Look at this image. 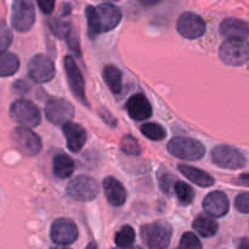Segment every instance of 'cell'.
Masks as SVG:
<instances>
[{"label":"cell","mask_w":249,"mask_h":249,"mask_svg":"<svg viewBox=\"0 0 249 249\" xmlns=\"http://www.w3.org/2000/svg\"><path fill=\"white\" fill-rule=\"evenodd\" d=\"M141 133L143 136L152 141H160L167 136V131L158 123H146L141 125Z\"/></svg>","instance_id":"obj_29"},{"label":"cell","mask_w":249,"mask_h":249,"mask_svg":"<svg viewBox=\"0 0 249 249\" xmlns=\"http://www.w3.org/2000/svg\"><path fill=\"white\" fill-rule=\"evenodd\" d=\"M36 4H38L39 9L41 10L43 14L50 15L55 9L56 0H36Z\"/></svg>","instance_id":"obj_36"},{"label":"cell","mask_w":249,"mask_h":249,"mask_svg":"<svg viewBox=\"0 0 249 249\" xmlns=\"http://www.w3.org/2000/svg\"><path fill=\"white\" fill-rule=\"evenodd\" d=\"M100 117H101L108 125L114 126L117 124V119L114 118L108 111H106V109H100Z\"/></svg>","instance_id":"obj_37"},{"label":"cell","mask_w":249,"mask_h":249,"mask_svg":"<svg viewBox=\"0 0 249 249\" xmlns=\"http://www.w3.org/2000/svg\"><path fill=\"white\" fill-rule=\"evenodd\" d=\"M178 169L187 180L201 187H211L215 184V180L212 175H209L204 170L198 169V168L191 167V165L187 164H179Z\"/></svg>","instance_id":"obj_20"},{"label":"cell","mask_w":249,"mask_h":249,"mask_svg":"<svg viewBox=\"0 0 249 249\" xmlns=\"http://www.w3.org/2000/svg\"><path fill=\"white\" fill-rule=\"evenodd\" d=\"M141 237L148 249H167L172 240V228L165 221H155L141 228Z\"/></svg>","instance_id":"obj_2"},{"label":"cell","mask_w":249,"mask_h":249,"mask_svg":"<svg viewBox=\"0 0 249 249\" xmlns=\"http://www.w3.org/2000/svg\"><path fill=\"white\" fill-rule=\"evenodd\" d=\"M63 62H65V71L66 74H67L71 91L73 92V95H74L78 101H80L84 106L88 107L89 104H88V99L85 96V82L79 67L77 66V62L70 55L66 56Z\"/></svg>","instance_id":"obj_10"},{"label":"cell","mask_w":249,"mask_h":249,"mask_svg":"<svg viewBox=\"0 0 249 249\" xmlns=\"http://www.w3.org/2000/svg\"><path fill=\"white\" fill-rule=\"evenodd\" d=\"M203 209L208 215L214 218H221L226 215L230 209V202L223 191L211 192L203 199Z\"/></svg>","instance_id":"obj_14"},{"label":"cell","mask_w":249,"mask_h":249,"mask_svg":"<svg viewBox=\"0 0 249 249\" xmlns=\"http://www.w3.org/2000/svg\"><path fill=\"white\" fill-rule=\"evenodd\" d=\"M10 116L17 124H19L21 126H26V128L38 126L41 121L40 111L38 107L33 102L24 99L16 100L11 105Z\"/></svg>","instance_id":"obj_4"},{"label":"cell","mask_w":249,"mask_h":249,"mask_svg":"<svg viewBox=\"0 0 249 249\" xmlns=\"http://www.w3.org/2000/svg\"><path fill=\"white\" fill-rule=\"evenodd\" d=\"M104 79L114 95L121 94L123 89V73L118 67L112 65L106 66L104 68Z\"/></svg>","instance_id":"obj_24"},{"label":"cell","mask_w":249,"mask_h":249,"mask_svg":"<svg viewBox=\"0 0 249 249\" xmlns=\"http://www.w3.org/2000/svg\"><path fill=\"white\" fill-rule=\"evenodd\" d=\"M168 152L182 160H198L206 153V147L196 139L175 136L168 143Z\"/></svg>","instance_id":"obj_1"},{"label":"cell","mask_w":249,"mask_h":249,"mask_svg":"<svg viewBox=\"0 0 249 249\" xmlns=\"http://www.w3.org/2000/svg\"><path fill=\"white\" fill-rule=\"evenodd\" d=\"M12 43V34L10 32V29L7 28L6 24L2 23L1 27V43H0V46H1V53L6 51V49L9 48L10 44Z\"/></svg>","instance_id":"obj_34"},{"label":"cell","mask_w":249,"mask_h":249,"mask_svg":"<svg viewBox=\"0 0 249 249\" xmlns=\"http://www.w3.org/2000/svg\"><path fill=\"white\" fill-rule=\"evenodd\" d=\"M28 75L34 83L50 82L55 75V66L53 60L46 55H36L28 63Z\"/></svg>","instance_id":"obj_12"},{"label":"cell","mask_w":249,"mask_h":249,"mask_svg":"<svg viewBox=\"0 0 249 249\" xmlns=\"http://www.w3.org/2000/svg\"><path fill=\"white\" fill-rule=\"evenodd\" d=\"M220 34L228 39H247L249 23L240 18L228 17L220 24Z\"/></svg>","instance_id":"obj_18"},{"label":"cell","mask_w":249,"mask_h":249,"mask_svg":"<svg viewBox=\"0 0 249 249\" xmlns=\"http://www.w3.org/2000/svg\"><path fill=\"white\" fill-rule=\"evenodd\" d=\"M104 190L108 203L113 207H121L126 201V191L123 185L112 177L105 178Z\"/></svg>","instance_id":"obj_19"},{"label":"cell","mask_w":249,"mask_h":249,"mask_svg":"<svg viewBox=\"0 0 249 249\" xmlns=\"http://www.w3.org/2000/svg\"><path fill=\"white\" fill-rule=\"evenodd\" d=\"M0 65H1V70H0L1 77H9V75L15 74L18 71L19 60L15 53L4 51V53H1Z\"/></svg>","instance_id":"obj_25"},{"label":"cell","mask_w":249,"mask_h":249,"mask_svg":"<svg viewBox=\"0 0 249 249\" xmlns=\"http://www.w3.org/2000/svg\"><path fill=\"white\" fill-rule=\"evenodd\" d=\"M68 14H70V5H68V6L65 5V6H63L62 15H61L60 17L53 18L49 22L51 32H53L57 38H67L68 34L73 31L70 19L66 18V17H68Z\"/></svg>","instance_id":"obj_23"},{"label":"cell","mask_w":249,"mask_h":249,"mask_svg":"<svg viewBox=\"0 0 249 249\" xmlns=\"http://www.w3.org/2000/svg\"><path fill=\"white\" fill-rule=\"evenodd\" d=\"M108 1H117V0H108Z\"/></svg>","instance_id":"obj_44"},{"label":"cell","mask_w":249,"mask_h":249,"mask_svg":"<svg viewBox=\"0 0 249 249\" xmlns=\"http://www.w3.org/2000/svg\"><path fill=\"white\" fill-rule=\"evenodd\" d=\"M233 184L249 187V174H241L240 177H237L236 179H233Z\"/></svg>","instance_id":"obj_38"},{"label":"cell","mask_w":249,"mask_h":249,"mask_svg":"<svg viewBox=\"0 0 249 249\" xmlns=\"http://www.w3.org/2000/svg\"><path fill=\"white\" fill-rule=\"evenodd\" d=\"M126 111L135 121H146L152 116V106L142 94H135L129 97L126 101Z\"/></svg>","instance_id":"obj_16"},{"label":"cell","mask_w":249,"mask_h":249,"mask_svg":"<svg viewBox=\"0 0 249 249\" xmlns=\"http://www.w3.org/2000/svg\"><path fill=\"white\" fill-rule=\"evenodd\" d=\"M85 16H87L88 22V33H89L90 38L94 39L95 36H97L99 34L102 33L101 24H100L96 7L92 6V5H88V6L85 7Z\"/></svg>","instance_id":"obj_26"},{"label":"cell","mask_w":249,"mask_h":249,"mask_svg":"<svg viewBox=\"0 0 249 249\" xmlns=\"http://www.w3.org/2000/svg\"><path fill=\"white\" fill-rule=\"evenodd\" d=\"M174 194L177 196L178 201L182 204V206H189L194 202L196 194H195L194 189L190 186L189 184L184 181H179L177 180L174 185Z\"/></svg>","instance_id":"obj_27"},{"label":"cell","mask_w":249,"mask_h":249,"mask_svg":"<svg viewBox=\"0 0 249 249\" xmlns=\"http://www.w3.org/2000/svg\"><path fill=\"white\" fill-rule=\"evenodd\" d=\"M62 130L63 135L66 138L68 150L72 151V152H79L83 146L85 145V141H87V131H85V129L80 124L67 122L66 124H63Z\"/></svg>","instance_id":"obj_17"},{"label":"cell","mask_w":249,"mask_h":249,"mask_svg":"<svg viewBox=\"0 0 249 249\" xmlns=\"http://www.w3.org/2000/svg\"><path fill=\"white\" fill-rule=\"evenodd\" d=\"M235 207L238 212L249 214V194H241L236 197Z\"/></svg>","instance_id":"obj_32"},{"label":"cell","mask_w":249,"mask_h":249,"mask_svg":"<svg viewBox=\"0 0 249 249\" xmlns=\"http://www.w3.org/2000/svg\"><path fill=\"white\" fill-rule=\"evenodd\" d=\"M180 249H202V243L195 233L186 232L180 240Z\"/></svg>","instance_id":"obj_31"},{"label":"cell","mask_w":249,"mask_h":249,"mask_svg":"<svg viewBox=\"0 0 249 249\" xmlns=\"http://www.w3.org/2000/svg\"><path fill=\"white\" fill-rule=\"evenodd\" d=\"M51 249H71V248H68V247H53Z\"/></svg>","instance_id":"obj_43"},{"label":"cell","mask_w":249,"mask_h":249,"mask_svg":"<svg viewBox=\"0 0 249 249\" xmlns=\"http://www.w3.org/2000/svg\"><path fill=\"white\" fill-rule=\"evenodd\" d=\"M85 249H97L96 242H90L89 245L87 246V248H85Z\"/></svg>","instance_id":"obj_42"},{"label":"cell","mask_w":249,"mask_h":249,"mask_svg":"<svg viewBox=\"0 0 249 249\" xmlns=\"http://www.w3.org/2000/svg\"><path fill=\"white\" fill-rule=\"evenodd\" d=\"M192 228H194V230L196 231L198 235H201L202 237L209 238L213 237V236L218 232L219 225L212 216L201 214V215H198L194 220Z\"/></svg>","instance_id":"obj_22"},{"label":"cell","mask_w":249,"mask_h":249,"mask_svg":"<svg viewBox=\"0 0 249 249\" xmlns=\"http://www.w3.org/2000/svg\"><path fill=\"white\" fill-rule=\"evenodd\" d=\"M45 114L48 121L55 125H61L73 118L74 107L67 100L61 97H50L45 105Z\"/></svg>","instance_id":"obj_9"},{"label":"cell","mask_w":249,"mask_h":249,"mask_svg":"<svg viewBox=\"0 0 249 249\" xmlns=\"http://www.w3.org/2000/svg\"><path fill=\"white\" fill-rule=\"evenodd\" d=\"M66 40H67L68 45H70V48L72 49L73 51H74L77 55H80V49H79V39H78V34L75 33L74 31L71 32L70 34L67 36V38H66Z\"/></svg>","instance_id":"obj_35"},{"label":"cell","mask_w":249,"mask_h":249,"mask_svg":"<svg viewBox=\"0 0 249 249\" xmlns=\"http://www.w3.org/2000/svg\"><path fill=\"white\" fill-rule=\"evenodd\" d=\"M97 15H99L100 24H101L102 33L113 31L122 21V11L116 5L104 2L96 7Z\"/></svg>","instance_id":"obj_15"},{"label":"cell","mask_w":249,"mask_h":249,"mask_svg":"<svg viewBox=\"0 0 249 249\" xmlns=\"http://www.w3.org/2000/svg\"><path fill=\"white\" fill-rule=\"evenodd\" d=\"M174 185H175V178L173 175H164L163 178H160V186L162 189V191L164 194L170 195L172 191L174 192Z\"/></svg>","instance_id":"obj_33"},{"label":"cell","mask_w":249,"mask_h":249,"mask_svg":"<svg viewBox=\"0 0 249 249\" xmlns=\"http://www.w3.org/2000/svg\"><path fill=\"white\" fill-rule=\"evenodd\" d=\"M67 194L71 198L79 202L92 201L99 195V185L96 180L88 175H79L70 181Z\"/></svg>","instance_id":"obj_8"},{"label":"cell","mask_w":249,"mask_h":249,"mask_svg":"<svg viewBox=\"0 0 249 249\" xmlns=\"http://www.w3.org/2000/svg\"><path fill=\"white\" fill-rule=\"evenodd\" d=\"M15 90H18V92L19 94H22V92H23V89H26L27 88V85L24 84L23 82H16L15 83Z\"/></svg>","instance_id":"obj_41"},{"label":"cell","mask_w":249,"mask_h":249,"mask_svg":"<svg viewBox=\"0 0 249 249\" xmlns=\"http://www.w3.org/2000/svg\"><path fill=\"white\" fill-rule=\"evenodd\" d=\"M212 160L215 165L225 169H241L246 165V156L237 148L228 145L215 146L212 151Z\"/></svg>","instance_id":"obj_7"},{"label":"cell","mask_w":249,"mask_h":249,"mask_svg":"<svg viewBox=\"0 0 249 249\" xmlns=\"http://www.w3.org/2000/svg\"><path fill=\"white\" fill-rule=\"evenodd\" d=\"M138 1L145 7H153V6H157L158 4H160L163 0H138Z\"/></svg>","instance_id":"obj_39"},{"label":"cell","mask_w":249,"mask_h":249,"mask_svg":"<svg viewBox=\"0 0 249 249\" xmlns=\"http://www.w3.org/2000/svg\"><path fill=\"white\" fill-rule=\"evenodd\" d=\"M53 172L58 179H67L74 172V162L70 156L58 153L53 157Z\"/></svg>","instance_id":"obj_21"},{"label":"cell","mask_w":249,"mask_h":249,"mask_svg":"<svg viewBox=\"0 0 249 249\" xmlns=\"http://www.w3.org/2000/svg\"><path fill=\"white\" fill-rule=\"evenodd\" d=\"M36 22V10L32 0H14L11 26L17 32H28Z\"/></svg>","instance_id":"obj_5"},{"label":"cell","mask_w":249,"mask_h":249,"mask_svg":"<svg viewBox=\"0 0 249 249\" xmlns=\"http://www.w3.org/2000/svg\"><path fill=\"white\" fill-rule=\"evenodd\" d=\"M121 150L129 156H138L141 152V147L138 140L131 135L123 136L121 141Z\"/></svg>","instance_id":"obj_30"},{"label":"cell","mask_w":249,"mask_h":249,"mask_svg":"<svg viewBox=\"0 0 249 249\" xmlns=\"http://www.w3.org/2000/svg\"><path fill=\"white\" fill-rule=\"evenodd\" d=\"M177 29L184 38L197 39L206 32V23L199 15L187 11L178 18Z\"/></svg>","instance_id":"obj_13"},{"label":"cell","mask_w":249,"mask_h":249,"mask_svg":"<svg viewBox=\"0 0 249 249\" xmlns=\"http://www.w3.org/2000/svg\"><path fill=\"white\" fill-rule=\"evenodd\" d=\"M221 61L229 66H242L249 61V43L246 39H228L219 49Z\"/></svg>","instance_id":"obj_3"},{"label":"cell","mask_w":249,"mask_h":249,"mask_svg":"<svg viewBox=\"0 0 249 249\" xmlns=\"http://www.w3.org/2000/svg\"><path fill=\"white\" fill-rule=\"evenodd\" d=\"M11 140L17 151L26 157H34L41 151V140L36 133L26 126H18L12 130Z\"/></svg>","instance_id":"obj_6"},{"label":"cell","mask_w":249,"mask_h":249,"mask_svg":"<svg viewBox=\"0 0 249 249\" xmlns=\"http://www.w3.org/2000/svg\"><path fill=\"white\" fill-rule=\"evenodd\" d=\"M78 228L71 219L60 218L56 219L53 223L50 229L51 241L56 245L68 246L75 242L78 238Z\"/></svg>","instance_id":"obj_11"},{"label":"cell","mask_w":249,"mask_h":249,"mask_svg":"<svg viewBox=\"0 0 249 249\" xmlns=\"http://www.w3.org/2000/svg\"><path fill=\"white\" fill-rule=\"evenodd\" d=\"M134 241H135V231L131 226L125 225L116 233L114 237V242H116L117 247L124 249L129 248L133 246Z\"/></svg>","instance_id":"obj_28"},{"label":"cell","mask_w":249,"mask_h":249,"mask_svg":"<svg viewBox=\"0 0 249 249\" xmlns=\"http://www.w3.org/2000/svg\"><path fill=\"white\" fill-rule=\"evenodd\" d=\"M237 249H249V238H242L238 243Z\"/></svg>","instance_id":"obj_40"}]
</instances>
